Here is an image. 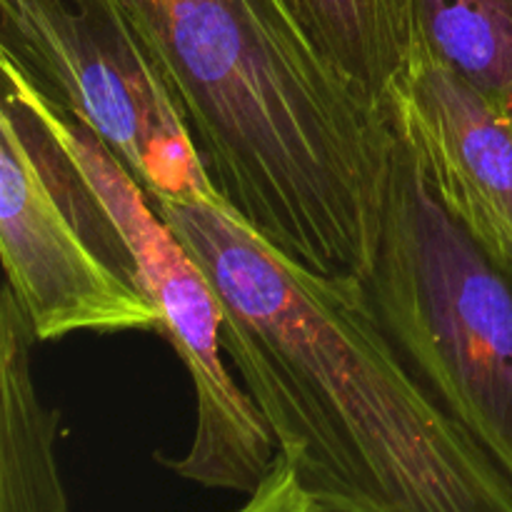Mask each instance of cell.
Wrapping results in <instances>:
<instances>
[{"label":"cell","mask_w":512,"mask_h":512,"mask_svg":"<svg viewBox=\"0 0 512 512\" xmlns=\"http://www.w3.org/2000/svg\"><path fill=\"white\" fill-rule=\"evenodd\" d=\"M218 293L223 350L300 485L338 512H512V483L410 373L363 283L213 200L155 203Z\"/></svg>","instance_id":"obj_1"},{"label":"cell","mask_w":512,"mask_h":512,"mask_svg":"<svg viewBox=\"0 0 512 512\" xmlns=\"http://www.w3.org/2000/svg\"><path fill=\"white\" fill-rule=\"evenodd\" d=\"M233 218L293 263L363 280L395 130L285 0H120Z\"/></svg>","instance_id":"obj_2"},{"label":"cell","mask_w":512,"mask_h":512,"mask_svg":"<svg viewBox=\"0 0 512 512\" xmlns=\"http://www.w3.org/2000/svg\"><path fill=\"white\" fill-rule=\"evenodd\" d=\"M360 283L410 373L512 483V273L450 218L398 133Z\"/></svg>","instance_id":"obj_3"},{"label":"cell","mask_w":512,"mask_h":512,"mask_svg":"<svg viewBox=\"0 0 512 512\" xmlns=\"http://www.w3.org/2000/svg\"><path fill=\"white\" fill-rule=\"evenodd\" d=\"M3 88L35 110L113 223L138 288L158 308V333L183 360L195 393V433L183 458L158 463L203 488L250 495L278 448L250 395L235 383L223 350V308L205 270L158 213L133 175L80 120L53 108L15 68L0 63Z\"/></svg>","instance_id":"obj_4"},{"label":"cell","mask_w":512,"mask_h":512,"mask_svg":"<svg viewBox=\"0 0 512 512\" xmlns=\"http://www.w3.org/2000/svg\"><path fill=\"white\" fill-rule=\"evenodd\" d=\"M0 63L93 130L153 203H220L120 0H0Z\"/></svg>","instance_id":"obj_5"},{"label":"cell","mask_w":512,"mask_h":512,"mask_svg":"<svg viewBox=\"0 0 512 512\" xmlns=\"http://www.w3.org/2000/svg\"><path fill=\"white\" fill-rule=\"evenodd\" d=\"M0 258L35 340L158 330L113 223L28 103L3 88Z\"/></svg>","instance_id":"obj_6"},{"label":"cell","mask_w":512,"mask_h":512,"mask_svg":"<svg viewBox=\"0 0 512 512\" xmlns=\"http://www.w3.org/2000/svg\"><path fill=\"white\" fill-rule=\"evenodd\" d=\"M435 198L512 273V123L473 83L415 50L388 103Z\"/></svg>","instance_id":"obj_7"},{"label":"cell","mask_w":512,"mask_h":512,"mask_svg":"<svg viewBox=\"0 0 512 512\" xmlns=\"http://www.w3.org/2000/svg\"><path fill=\"white\" fill-rule=\"evenodd\" d=\"M35 333L15 295H0V512H68L55 440L60 413L30 375Z\"/></svg>","instance_id":"obj_8"},{"label":"cell","mask_w":512,"mask_h":512,"mask_svg":"<svg viewBox=\"0 0 512 512\" xmlns=\"http://www.w3.org/2000/svg\"><path fill=\"white\" fill-rule=\"evenodd\" d=\"M325 58L385 110L415 53L410 0H285Z\"/></svg>","instance_id":"obj_9"},{"label":"cell","mask_w":512,"mask_h":512,"mask_svg":"<svg viewBox=\"0 0 512 512\" xmlns=\"http://www.w3.org/2000/svg\"><path fill=\"white\" fill-rule=\"evenodd\" d=\"M415 50L473 83L512 123V0H410Z\"/></svg>","instance_id":"obj_10"},{"label":"cell","mask_w":512,"mask_h":512,"mask_svg":"<svg viewBox=\"0 0 512 512\" xmlns=\"http://www.w3.org/2000/svg\"><path fill=\"white\" fill-rule=\"evenodd\" d=\"M233 512H338L320 500H315L300 485L298 475L285 458H275L273 468L263 478V483L245 495V503Z\"/></svg>","instance_id":"obj_11"}]
</instances>
